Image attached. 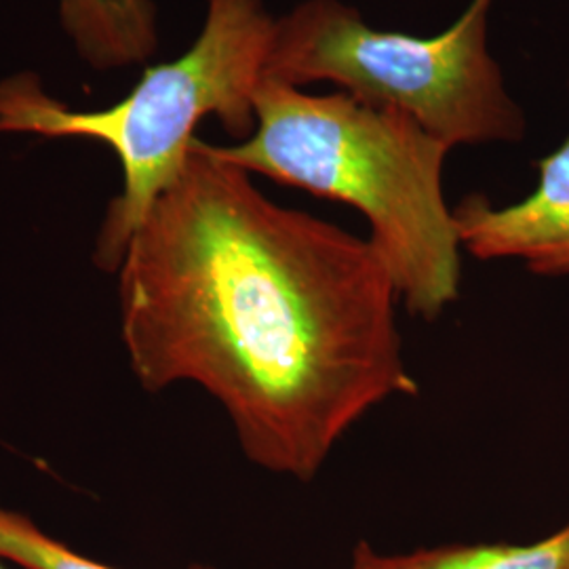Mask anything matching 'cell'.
<instances>
[{
    "instance_id": "cell-1",
    "label": "cell",
    "mask_w": 569,
    "mask_h": 569,
    "mask_svg": "<svg viewBox=\"0 0 569 569\" xmlns=\"http://www.w3.org/2000/svg\"><path fill=\"white\" fill-rule=\"evenodd\" d=\"M114 272L140 387L207 390L268 472L312 481L373 407L420 392L373 244L274 203L199 138Z\"/></svg>"
},
{
    "instance_id": "cell-2",
    "label": "cell",
    "mask_w": 569,
    "mask_h": 569,
    "mask_svg": "<svg viewBox=\"0 0 569 569\" xmlns=\"http://www.w3.org/2000/svg\"><path fill=\"white\" fill-rule=\"evenodd\" d=\"M209 148L247 173L357 209L413 317L435 321L460 298L465 249L443 190L451 148L411 117L264 79L253 133Z\"/></svg>"
},
{
    "instance_id": "cell-3",
    "label": "cell",
    "mask_w": 569,
    "mask_h": 569,
    "mask_svg": "<svg viewBox=\"0 0 569 569\" xmlns=\"http://www.w3.org/2000/svg\"><path fill=\"white\" fill-rule=\"evenodd\" d=\"M274 23L264 0H207L203 30L190 49L146 68L131 93L103 110L68 108L32 72L0 81V133L84 138L117 154L122 190L96 244L103 270H117L148 209L180 176L199 122L216 117L241 142L253 133Z\"/></svg>"
},
{
    "instance_id": "cell-4",
    "label": "cell",
    "mask_w": 569,
    "mask_h": 569,
    "mask_svg": "<svg viewBox=\"0 0 569 569\" xmlns=\"http://www.w3.org/2000/svg\"><path fill=\"white\" fill-rule=\"evenodd\" d=\"M496 0H470L437 37L367 26L345 0H302L274 23L266 79L333 82L376 108L399 110L456 146L519 142L526 114L507 91L488 47Z\"/></svg>"
},
{
    "instance_id": "cell-5",
    "label": "cell",
    "mask_w": 569,
    "mask_h": 569,
    "mask_svg": "<svg viewBox=\"0 0 569 569\" xmlns=\"http://www.w3.org/2000/svg\"><path fill=\"white\" fill-rule=\"evenodd\" d=\"M536 169L538 183L519 203L468 194L456 204L460 243L477 260H519L538 277H568L569 136Z\"/></svg>"
},
{
    "instance_id": "cell-6",
    "label": "cell",
    "mask_w": 569,
    "mask_h": 569,
    "mask_svg": "<svg viewBox=\"0 0 569 569\" xmlns=\"http://www.w3.org/2000/svg\"><path fill=\"white\" fill-rule=\"evenodd\" d=\"M61 28L93 70L150 60L159 47L152 0H60Z\"/></svg>"
},
{
    "instance_id": "cell-7",
    "label": "cell",
    "mask_w": 569,
    "mask_h": 569,
    "mask_svg": "<svg viewBox=\"0 0 569 569\" xmlns=\"http://www.w3.org/2000/svg\"><path fill=\"white\" fill-rule=\"evenodd\" d=\"M348 569H569V521L547 538L528 545H441L385 555L361 540L352 549Z\"/></svg>"
},
{
    "instance_id": "cell-8",
    "label": "cell",
    "mask_w": 569,
    "mask_h": 569,
    "mask_svg": "<svg viewBox=\"0 0 569 569\" xmlns=\"http://www.w3.org/2000/svg\"><path fill=\"white\" fill-rule=\"evenodd\" d=\"M0 561H11L23 569H117L70 549L44 533L30 517L4 507H0Z\"/></svg>"
},
{
    "instance_id": "cell-9",
    "label": "cell",
    "mask_w": 569,
    "mask_h": 569,
    "mask_svg": "<svg viewBox=\"0 0 569 569\" xmlns=\"http://www.w3.org/2000/svg\"><path fill=\"white\" fill-rule=\"evenodd\" d=\"M0 569H7L4 566H2V561H0Z\"/></svg>"
}]
</instances>
